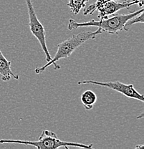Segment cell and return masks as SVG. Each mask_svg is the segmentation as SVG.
Here are the masks:
<instances>
[{
  "mask_svg": "<svg viewBox=\"0 0 144 149\" xmlns=\"http://www.w3.org/2000/svg\"><path fill=\"white\" fill-rule=\"evenodd\" d=\"M0 143H18L26 146H32L38 149H56L64 147L67 149L69 147H76L82 148H92L93 144L89 145L80 143L63 141L58 139L55 133L49 130H43L38 141H22V140H0Z\"/></svg>",
  "mask_w": 144,
  "mask_h": 149,
  "instance_id": "3",
  "label": "cell"
},
{
  "mask_svg": "<svg viewBox=\"0 0 144 149\" xmlns=\"http://www.w3.org/2000/svg\"><path fill=\"white\" fill-rule=\"evenodd\" d=\"M143 113H142L141 114L140 116H138L137 118H143Z\"/></svg>",
  "mask_w": 144,
  "mask_h": 149,
  "instance_id": "13",
  "label": "cell"
},
{
  "mask_svg": "<svg viewBox=\"0 0 144 149\" xmlns=\"http://www.w3.org/2000/svg\"><path fill=\"white\" fill-rule=\"evenodd\" d=\"M78 85H95L99 86L105 87V88H110L113 91L121 93L123 95L126 96L129 98L136 99V100H140L143 102L144 97L142 94L139 93L134 88L133 84H124L120 83L119 81H110V82H98L95 80H80L77 82Z\"/></svg>",
  "mask_w": 144,
  "mask_h": 149,
  "instance_id": "6",
  "label": "cell"
},
{
  "mask_svg": "<svg viewBox=\"0 0 144 149\" xmlns=\"http://www.w3.org/2000/svg\"><path fill=\"white\" fill-rule=\"evenodd\" d=\"M134 4H138L137 1H124L123 3H120L114 0H97L93 4L86 5L83 8V15H91L96 11H98V17L101 19L108 17L109 15L115 14L119 10L130 8Z\"/></svg>",
  "mask_w": 144,
  "mask_h": 149,
  "instance_id": "4",
  "label": "cell"
},
{
  "mask_svg": "<svg viewBox=\"0 0 144 149\" xmlns=\"http://www.w3.org/2000/svg\"><path fill=\"white\" fill-rule=\"evenodd\" d=\"M133 1H136L138 2V7H142L143 6L144 4V0H133Z\"/></svg>",
  "mask_w": 144,
  "mask_h": 149,
  "instance_id": "11",
  "label": "cell"
},
{
  "mask_svg": "<svg viewBox=\"0 0 144 149\" xmlns=\"http://www.w3.org/2000/svg\"><path fill=\"white\" fill-rule=\"evenodd\" d=\"M25 1L26 4H27V11H28L29 29H30L32 35L38 40L43 52L45 54L46 61L49 62L52 60V57H51L50 53L47 49V44H46L45 29V27H43L42 23L40 22V20L38 19L32 0H25Z\"/></svg>",
  "mask_w": 144,
  "mask_h": 149,
  "instance_id": "5",
  "label": "cell"
},
{
  "mask_svg": "<svg viewBox=\"0 0 144 149\" xmlns=\"http://www.w3.org/2000/svg\"><path fill=\"white\" fill-rule=\"evenodd\" d=\"M101 29L98 28L97 30L92 32H81L77 35H72V37L68 38L67 40L62 42L61 43L58 44V51L55 53L54 57H52V60L49 62H47L44 66L40 68H35V73L41 74L50 65H53L55 70H59L61 68L60 65L57 64V62L62 59H65L69 57L72 54V52L77 49L80 46L84 44L85 42L90 40H95L96 37L98 35L103 33Z\"/></svg>",
  "mask_w": 144,
  "mask_h": 149,
  "instance_id": "1",
  "label": "cell"
},
{
  "mask_svg": "<svg viewBox=\"0 0 144 149\" xmlns=\"http://www.w3.org/2000/svg\"><path fill=\"white\" fill-rule=\"evenodd\" d=\"M97 97L95 93L90 90L85 91L80 97L82 104L87 111H90L93 109L97 101Z\"/></svg>",
  "mask_w": 144,
  "mask_h": 149,
  "instance_id": "8",
  "label": "cell"
},
{
  "mask_svg": "<svg viewBox=\"0 0 144 149\" xmlns=\"http://www.w3.org/2000/svg\"><path fill=\"white\" fill-rule=\"evenodd\" d=\"M136 148H143L144 146H137Z\"/></svg>",
  "mask_w": 144,
  "mask_h": 149,
  "instance_id": "12",
  "label": "cell"
},
{
  "mask_svg": "<svg viewBox=\"0 0 144 149\" xmlns=\"http://www.w3.org/2000/svg\"><path fill=\"white\" fill-rule=\"evenodd\" d=\"M143 12H144V9L142 8L140 10L127 15H115L111 17L101 19L99 21L93 19L87 22H77L72 19H70L67 28L69 30L72 31L79 27H98L103 32H106L111 35H118L120 31L123 30L124 24L128 19Z\"/></svg>",
  "mask_w": 144,
  "mask_h": 149,
  "instance_id": "2",
  "label": "cell"
},
{
  "mask_svg": "<svg viewBox=\"0 0 144 149\" xmlns=\"http://www.w3.org/2000/svg\"><path fill=\"white\" fill-rule=\"evenodd\" d=\"M114 1H117V0H114Z\"/></svg>",
  "mask_w": 144,
  "mask_h": 149,
  "instance_id": "14",
  "label": "cell"
},
{
  "mask_svg": "<svg viewBox=\"0 0 144 149\" xmlns=\"http://www.w3.org/2000/svg\"><path fill=\"white\" fill-rule=\"evenodd\" d=\"M143 16H144V15H143V12H141V14H139V15L135 16L134 17L131 18L130 19H128V21L125 22V24H124V27H123V30L128 31V29L132 27L134 24H136V23H141V24H143V23L144 22Z\"/></svg>",
  "mask_w": 144,
  "mask_h": 149,
  "instance_id": "10",
  "label": "cell"
},
{
  "mask_svg": "<svg viewBox=\"0 0 144 149\" xmlns=\"http://www.w3.org/2000/svg\"><path fill=\"white\" fill-rule=\"evenodd\" d=\"M89 0H68L67 5L74 15H77L82 9L84 8Z\"/></svg>",
  "mask_w": 144,
  "mask_h": 149,
  "instance_id": "9",
  "label": "cell"
},
{
  "mask_svg": "<svg viewBox=\"0 0 144 149\" xmlns=\"http://www.w3.org/2000/svg\"><path fill=\"white\" fill-rule=\"evenodd\" d=\"M12 63L7 60L0 49V74L1 76V80L4 82L9 81L13 77L15 80H19V76L14 73L11 68Z\"/></svg>",
  "mask_w": 144,
  "mask_h": 149,
  "instance_id": "7",
  "label": "cell"
}]
</instances>
